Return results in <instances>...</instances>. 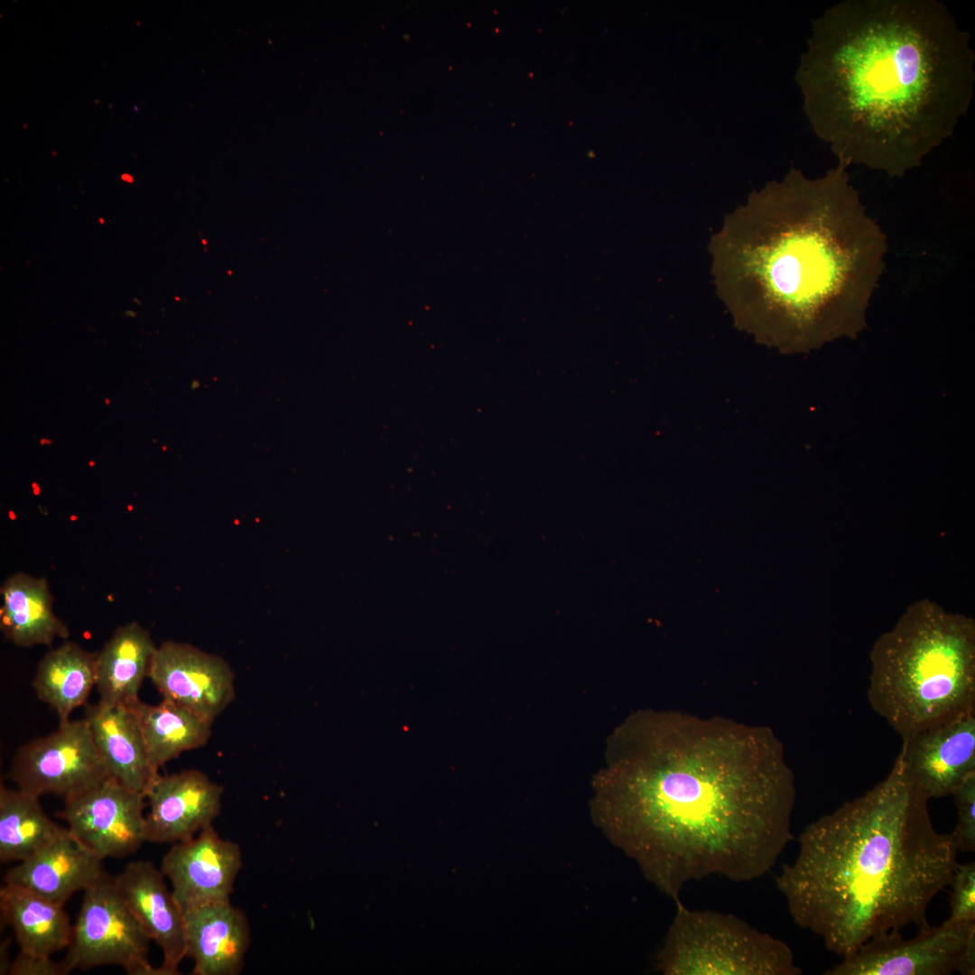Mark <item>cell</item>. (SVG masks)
Segmentation results:
<instances>
[{
    "mask_svg": "<svg viewBox=\"0 0 975 975\" xmlns=\"http://www.w3.org/2000/svg\"><path fill=\"white\" fill-rule=\"evenodd\" d=\"M591 788L594 826L674 903L693 880L763 877L793 840L794 777L766 727L638 711Z\"/></svg>",
    "mask_w": 975,
    "mask_h": 975,
    "instance_id": "obj_1",
    "label": "cell"
},
{
    "mask_svg": "<svg viewBox=\"0 0 975 975\" xmlns=\"http://www.w3.org/2000/svg\"><path fill=\"white\" fill-rule=\"evenodd\" d=\"M970 34L937 0H844L818 19L806 67L815 127L837 163L904 177L971 104Z\"/></svg>",
    "mask_w": 975,
    "mask_h": 975,
    "instance_id": "obj_2",
    "label": "cell"
},
{
    "mask_svg": "<svg viewBox=\"0 0 975 975\" xmlns=\"http://www.w3.org/2000/svg\"><path fill=\"white\" fill-rule=\"evenodd\" d=\"M847 169L837 163L816 180L792 172L710 239L717 294L736 325L782 353L867 328L887 241Z\"/></svg>",
    "mask_w": 975,
    "mask_h": 975,
    "instance_id": "obj_3",
    "label": "cell"
},
{
    "mask_svg": "<svg viewBox=\"0 0 975 975\" xmlns=\"http://www.w3.org/2000/svg\"><path fill=\"white\" fill-rule=\"evenodd\" d=\"M928 802L897 755L881 782L807 825L775 877L794 922L842 958L880 933L929 925L959 851Z\"/></svg>",
    "mask_w": 975,
    "mask_h": 975,
    "instance_id": "obj_4",
    "label": "cell"
},
{
    "mask_svg": "<svg viewBox=\"0 0 975 975\" xmlns=\"http://www.w3.org/2000/svg\"><path fill=\"white\" fill-rule=\"evenodd\" d=\"M868 699L903 738L975 714V624L911 607L870 653Z\"/></svg>",
    "mask_w": 975,
    "mask_h": 975,
    "instance_id": "obj_5",
    "label": "cell"
},
{
    "mask_svg": "<svg viewBox=\"0 0 975 975\" xmlns=\"http://www.w3.org/2000/svg\"><path fill=\"white\" fill-rule=\"evenodd\" d=\"M655 956L664 975H800L791 948L733 914L682 901Z\"/></svg>",
    "mask_w": 975,
    "mask_h": 975,
    "instance_id": "obj_6",
    "label": "cell"
},
{
    "mask_svg": "<svg viewBox=\"0 0 975 975\" xmlns=\"http://www.w3.org/2000/svg\"><path fill=\"white\" fill-rule=\"evenodd\" d=\"M72 927L64 963L75 969L116 965L129 975H158L148 957L152 942L105 871L87 889Z\"/></svg>",
    "mask_w": 975,
    "mask_h": 975,
    "instance_id": "obj_7",
    "label": "cell"
},
{
    "mask_svg": "<svg viewBox=\"0 0 975 975\" xmlns=\"http://www.w3.org/2000/svg\"><path fill=\"white\" fill-rule=\"evenodd\" d=\"M8 776L17 788L64 800L98 785L110 775L84 719L60 722L51 734L15 752Z\"/></svg>",
    "mask_w": 975,
    "mask_h": 975,
    "instance_id": "obj_8",
    "label": "cell"
},
{
    "mask_svg": "<svg viewBox=\"0 0 975 975\" xmlns=\"http://www.w3.org/2000/svg\"><path fill=\"white\" fill-rule=\"evenodd\" d=\"M975 936V923L947 919L937 926L920 928L905 939L899 930L874 936L855 952L843 957L826 975H949L957 971L962 953Z\"/></svg>",
    "mask_w": 975,
    "mask_h": 975,
    "instance_id": "obj_9",
    "label": "cell"
},
{
    "mask_svg": "<svg viewBox=\"0 0 975 975\" xmlns=\"http://www.w3.org/2000/svg\"><path fill=\"white\" fill-rule=\"evenodd\" d=\"M145 799L109 776L66 799L57 816L66 822L71 837L101 860L122 859L145 842Z\"/></svg>",
    "mask_w": 975,
    "mask_h": 975,
    "instance_id": "obj_10",
    "label": "cell"
},
{
    "mask_svg": "<svg viewBox=\"0 0 975 975\" xmlns=\"http://www.w3.org/2000/svg\"><path fill=\"white\" fill-rule=\"evenodd\" d=\"M148 678L162 696L214 721L236 696L235 674L221 657L191 645L167 641L156 647Z\"/></svg>",
    "mask_w": 975,
    "mask_h": 975,
    "instance_id": "obj_11",
    "label": "cell"
},
{
    "mask_svg": "<svg viewBox=\"0 0 975 975\" xmlns=\"http://www.w3.org/2000/svg\"><path fill=\"white\" fill-rule=\"evenodd\" d=\"M243 866L240 846L223 839L210 825L187 840L173 843L161 870L182 908L188 905L230 898Z\"/></svg>",
    "mask_w": 975,
    "mask_h": 975,
    "instance_id": "obj_12",
    "label": "cell"
},
{
    "mask_svg": "<svg viewBox=\"0 0 975 975\" xmlns=\"http://www.w3.org/2000/svg\"><path fill=\"white\" fill-rule=\"evenodd\" d=\"M223 787L197 769L159 775L146 798L144 840L177 843L213 825L222 806Z\"/></svg>",
    "mask_w": 975,
    "mask_h": 975,
    "instance_id": "obj_13",
    "label": "cell"
},
{
    "mask_svg": "<svg viewBox=\"0 0 975 975\" xmlns=\"http://www.w3.org/2000/svg\"><path fill=\"white\" fill-rule=\"evenodd\" d=\"M899 756L918 788L930 800L952 795L975 774V714L902 739Z\"/></svg>",
    "mask_w": 975,
    "mask_h": 975,
    "instance_id": "obj_14",
    "label": "cell"
},
{
    "mask_svg": "<svg viewBox=\"0 0 975 975\" xmlns=\"http://www.w3.org/2000/svg\"><path fill=\"white\" fill-rule=\"evenodd\" d=\"M114 878L125 904L162 951L158 975L179 974L186 957L184 912L161 868L149 860L132 861Z\"/></svg>",
    "mask_w": 975,
    "mask_h": 975,
    "instance_id": "obj_15",
    "label": "cell"
},
{
    "mask_svg": "<svg viewBox=\"0 0 975 975\" xmlns=\"http://www.w3.org/2000/svg\"><path fill=\"white\" fill-rule=\"evenodd\" d=\"M186 957L192 975H237L251 943L249 922L230 898L202 901L183 907Z\"/></svg>",
    "mask_w": 975,
    "mask_h": 975,
    "instance_id": "obj_16",
    "label": "cell"
},
{
    "mask_svg": "<svg viewBox=\"0 0 975 975\" xmlns=\"http://www.w3.org/2000/svg\"><path fill=\"white\" fill-rule=\"evenodd\" d=\"M103 872L102 860L67 830L47 847L9 868L5 884L26 888L64 906L73 894L87 889Z\"/></svg>",
    "mask_w": 975,
    "mask_h": 975,
    "instance_id": "obj_17",
    "label": "cell"
},
{
    "mask_svg": "<svg viewBox=\"0 0 975 975\" xmlns=\"http://www.w3.org/2000/svg\"><path fill=\"white\" fill-rule=\"evenodd\" d=\"M84 718L109 775L146 796L160 774L150 763L140 725L130 707L98 702L86 708Z\"/></svg>",
    "mask_w": 975,
    "mask_h": 975,
    "instance_id": "obj_18",
    "label": "cell"
},
{
    "mask_svg": "<svg viewBox=\"0 0 975 975\" xmlns=\"http://www.w3.org/2000/svg\"><path fill=\"white\" fill-rule=\"evenodd\" d=\"M0 629L18 647L51 645L70 631L53 610L47 580L16 572L1 586Z\"/></svg>",
    "mask_w": 975,
    "mask_h": 975,
    "instance_id": "obj_19",
    "label": "cell"
},
{
    "mask_svg": "<svg viewBox=\"0 0 975 975\" xmlns=\"http://www.w3.org/2000/svg\"><path fill=\"white\" fill-rule=\"evenodd\" d=\"M156 647L148 630L136 621L116 628L97 655L98 702L129 706L139 700Z\"/></svg>",
    "mask_w": 975,
    "mask_h": 975,
    "instance_id": "obj_20",
    "label": "cell"
},
{
    "mask_svg": "<svg viewBox=\"0 0 975 975\" xmlns=\"http://www.w3.org/2000/svg\"><path fill=\"white\" fill-rule=\"evenodd\" d=\"M1 923L11 926L20 951L51 956L68 949L73 924L60 905L26 888L5 884L0 890Z\"/></svg>",
    "mask_w": 975,
    "mask_h": 975,
    "instance_id": "obj_21",
    "label": "cell"
},
{
    "mask_svg": "<svg viewBox=\"0 0 975 975\" xmlns=\"http://www.w3.org/2000/svg\"><path fill=\"white\" fill-rule=\"evenodd\" d=\"M97 655L75 642H64L40 661L32 687L38 699L56 712L60 722L69 720L96 687Z\"/></svg>",
    "mask_w": 975,
    "mask_h": 975,
    "instance_id": "obj_22",
    "label": "cell"
},
{
    "mask_svg": "<svg viewBox=\"0 0 975 975\" xmlns=\"http://www.w3.org/2000/svg\"><path fill=\"white\" fill-rule=\"evenodd\" d=\"M128 707L137 718L150 763L158 772L181 754L203 747L211 735L213 721L169 700L152 705L139 699Z\"/></svg>",
    "mask_w": 975,
    "mask_h": 975,
    "instance_id": "obj_23",
    "label": "cell"
},
{
    "mask_svg": "<svg viewBox=\"0 0 975 975\" xmlns=\"http://www.w3.org/2000/svg\"><path fill=\"white\" fill-rule=\"evenodd\" d=\"M43 811L40 797L0 786V860H25L66 832Z\"/></svg>",
    "mask_w": 975,
    "mask_h": 975,
    "instance_id": "obj_24",
    "label": "cell"
},
{
    "mask_svg": "<svg viewBox=\"0 0 975 975\" xmlns=\"http://www.w3.org/2000/svg\"><path fill=\"white\" fill-rule=\"evenodd\" d=\"M957 810V824L951 833L958 851L975 850V774L952 794Z\"/></svg>",
    "mask_w": 975,
    "mask_h": 975,
    "instance_id": "obj_25",
    "label": "cell"
},
{
    "mask_svg": "<svg viewBox=\"0 0 975 975\" xmlns=\"http://www.w3.org/2000/svg\"><path fill=\"white\" fill-rule=\"evenodd\" d=\"M952 887L949 920L975 923V863H957L950 884Z\"/></svg>",
    "mask_w": 975,
    "mask_h": 975,
    "instance_id": "obj_26",
    "label": "cell"
},
{
    "mask_svg": "<svg viewBox=\"0 0 975 975\" xmlns=\"http://www.w3.org/2000/svg\"><path fill=\"white\" fill-rule=\"evenodd\" d=\"M70 970L61 961H54L50 956L31 954L20 951L12 961L8 975H67Z\"/></svg>",
    "mask_w": 975,
    "mask_h": 975,
    "instance_id": "obj_27",
    "label": "cell"
},
{
    "mask_svg": "<svg viewBox=\"0 0 975 975\" xmlns=\"http://www.w3.org/2000/svg\"><path fill=\"white\" fill-rule=\"evenodd\" d=\"M957 972L962 975L975 974V936L969 941L960 960Z\"/></svg>",
    "mask_w": 975,
    "mask_h": 975,
    "instance_id": "obj_28",
    "label": "cell"
},
{
    "mask_svg": "<svg viewBox=\"0 0 975 975\" xmlns=\"http://www.w3.org/2000/svg\"><path fill=\"white\" fill-rule=\"evenodd\" d=\"M10 939L6 938L0 944V974L8 975L12 961L9 958Z\"/></svg>",
    "mask_w": 975,
    "mask_h": 975,
    "instance_id": "obj_29",
    "label": "cell"
},
{
    "mask_svg": "<svg viewBox=\"0 0 975 975\" xmlns=\"http://www.w3.org/2000/svg\"><path fill=\"white\" fill-rule=\"evenodd\" d=\"M51 443H52V441L51 440H49V439H42L41 441H40L41 445H44V444L48 445V444H51Z\"/></svg>",
    "mask_w": 975,
    "mask_h": 975,
    "instance_id": "obj_30",
    "label": "cell"
},
{
    "mask_svg": "<svg viewBox=\"0 0 975 975\" xmlns=\"http://www.w3.org/2000/svg\"><path fill=\"white\" fill-rule=\"evenodd\" d=\"M105 402H106V404H107V405H109V404H110V401H109V399H108V398H106V399H105Z\"/></svg>",
    "mask_w": 975,
    "mask_h": 975,
    "instance_id": "obj_31",
    "label": "cell"
}]
</instances>
